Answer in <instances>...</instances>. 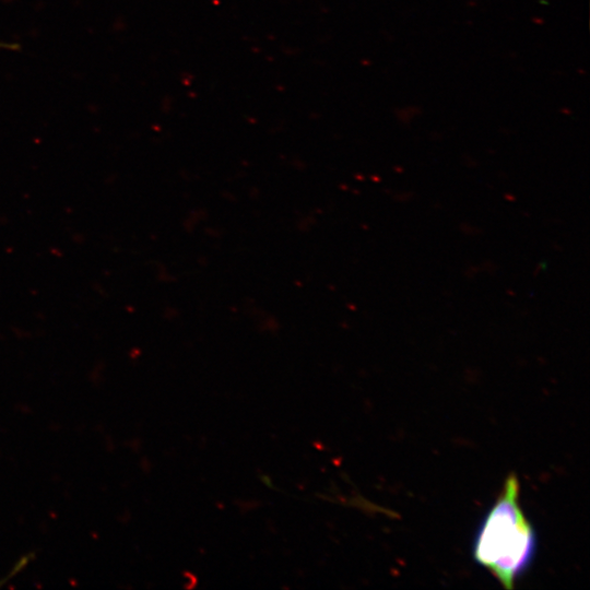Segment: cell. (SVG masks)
Listing matches in <instances>:
<instances>
[{
	"label": "cell",
	"instance_id": "cell-1",
	"mask_svg": "<svg viewBox=\"0 0 590 590\" xmlns=\"http://www.w3.org/2000/svg\"><path fill=\"white\" fill-rule=\"evenodd\" d=\"M519 481L509 475L474 540V560L506 589L514 588L535 556V532L519 503Z\"/></svg>",
	"mask_w": 590,
	"mask_h": 590
}]
</instances>
